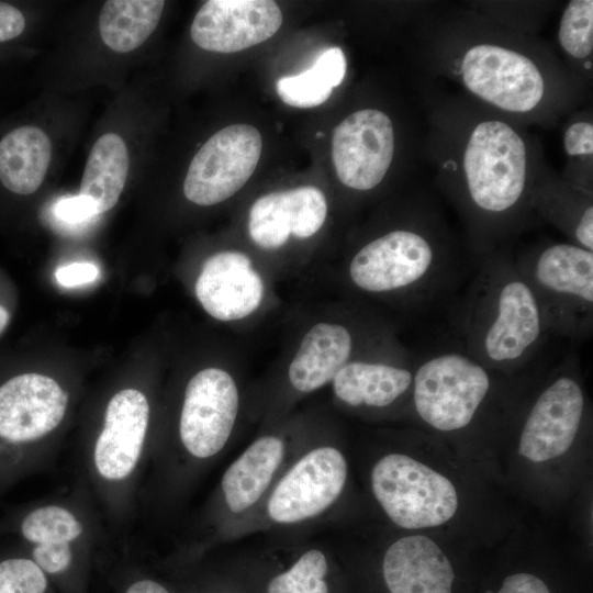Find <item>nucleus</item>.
Masks as SVG:
<instances>
[{
    "label": "nucleus",
    "mask_w": 593,
    "mask_h": 593,
    "mask_svg": "<svg viewBox=\"0 0 593 593\" xmlns=\"http://www.w3.org/2000/svg\"><path fill=\"white\" fill-rule=\"evenodd\" d=\"M482 260L458 312L459 346L489 368L510 371L535 359L550 331L515 260L501 253Z\"/></svg>",
    "instance_id": "nucleus-1"
},
{
    "label": "nucleus",
    "mask_w": 593,
    "mask_h": 593,
    "mask_svg": "<svg viewBox=\"0 0 593 593\" xmlns=\"http://www.w3.org/2000/svg\"><path fill=\"white\" fill-rule=\"evenodd\" d=\"M46 574L57 593H89L104 544V521L88 486L77 479L63 493L10 510L0 518Z\"/></svg>",
    "instance_id": "nucleus-2"
},
{
    "label": "nucleus",
    "mask_w": 593,
    "mask_h": 593,
    "mask_svg": "<svg viewBox=\"0 0 593 593\" xmlns=\"http://www.w3.org/2000/svg\"><path fill=\"white\" fill-rule=\"evenodd\" d=\"M70 404V391L48 374L0 378V497L53 461Z\"/></svg>",
    "instance_id": "nucleus-3"
},
{
    "label": "nucleus",
    "mask_w": 593,
    "mask_h": 593,
    "mask_svg": "<svg viewBox=\"0 0 593 593\" xmlns=\"http://www.w3.org/2000/svg\"><path fill=\"white\" fill-rule=\"evenodd\" d=\"M529 149L510 123L488 119L468 132L459 157L461 202L479 227H501L527 204L534 193Z\"/></svg>",
    "instance_id": "nucleus-4"
},
{
    "label": "nucleus",
    "mask_w": 593,
    "mask_h": 593,
    "mask_svg": "<svg viewBox=\"0 0 593 593\" xmlns=\"http://www.w3.org/2000/svg\"><path fill=\"white\" fill-rule=\"evenodd\" d=\"M448 249L435 232L401 227L360 247L353 256L348 275L353 284L370 294L412 293L424 300L447 281Z\"/></svg>",
    "instance_id": "nucleus-5"
},
{
    "label": "nucleus",
    "mask_w": 593,
    "mask_h": 593,
    "mask_svg": "<svg viewBox=\"0 0 593 593\" xmlns=\"http://www.w3.org/2000/svg\"><path fill=\"white\" fill-rule=\"evenodd\" d=\"M534 290L550 334L586 339L593 326V251L552 243L515 260Z\"/></svg>",
    "instance_id": "nucleus-6"
},
{
    "label": "nucleus",
    "mask_w": 593,
    "mask_h": 593,
    "mask_svg": "<svg viewBox=\"0 0 593 593\" xmlns=\"http://www.w3.org/2000/svg\"><path fill=\"white\" fill-rule=\"evenodd\" d=\"M492 371L460 346L419 357L412 384L417 415L440 432L466 428L492 390Z\"/></svg>",
    "instance_id": "nucleus-7"
},
{
    "label": "nucleus",
    "mask_w": 593,
    "mask_h": 593,
    "mask_svg": "<svg viewBox=\"0 0 593 593\" xmlns=\"http://www.w3.org/2000/svg\"><path fill=\"white\" fill-rule=\"evenodd\" d=\"M372 493L387 516L405 529L439 526L458 508L449 479L403 454H388L373 466Z\"/></svg>",
    "instance_id": "nucleus-8"
},
{
    "label": "nucleus",
    "mask_w": 593,
    "mask_h": 593,
    "mask_svg": "<svg viewBox=\"0 0 593 593\" xmlns=\"http://www.w3.org/2000/svg\"><path fill=\"white\" fill-rule=\"evenodd\" d=\"M466 89L483 102L507 113L537 109L547 92L539 66L519 51L495 43L470 45L458 61Z\"/></svg>",
    "instance_id": "nucleus-9"
},
{
    "label": "nucleus",
    "mask_w": 593,
    "mask_h": 593,
    "mask_svg": "<svg viewBox=\"0 0 593 593\" xmlns=\"http://www.w3.org/2000/svg\"><path fill=\"white\" fill-rule=\"evenodd\" d=\"M348 475L343 452L318 446L300 456L267 496L266 513L278 525H294L325 513L340 496Z\"/></svg>",
    "instance_id": "nucleus-10"
},
{
    "label": "nucleus",
    "mask_w": 593,
    "mask_h": 593,
    "mask_svg": "<svg viewBox=\"0 0 593 593\" xmlns=\"http://www.w3.org/2000/svg\"><path fill=\"white\" fill-rule=\"evenodd\" d=\"M259 131L248 124L226 126L198 150L183 182L186 198L213 205L235 194L255 171L261 155Z\"/></svg>",
    "instance_id": "nucleus-11"
},
{
    "label": "nucleus",
    "mask_w": 593,
    "mask_h": 593,
    "mask_svg": "<svg viewBox=\"0 0 593 593\" xmlns=\"http://www.w3.org/2000/svg\"><path fill=\"white\" fill-rule=\"evenodd\" d=\"M395 134L390 116L378 109L351 113L333 133L332 158L339 181L368 191L385 177L394 156Z\"/></svg>",
    "instance_id": "nucleus-12"
},
{
    "label": "nucleus",
    "mask_w": 593,
    "mask_h": 593,
    "mask_svg": "<svg viewBox=\"0 0 593 593\" xmlns=\"http://www.w3.org/2000/svg\"><path fill=\"white\" fill-rule=\"evenodd\" d=\"M585 396L572 373L556 376L536 398L519 435L518 452L533 462L566 454L582 423Z\"/></svg>",
    "instance_id": "nucleus-13"
},
{
    "label": "nucleus",
    "mask_w": 593,
    "mask_h": 593,
    "mask_svg": "<svg viewBox=\"0 0 593 593\" xmlns=\"http://www.w3.org/2000/svg\"><path fill=\"white\" fill-rule=\"evenodd\" d=\"M281 23L275 1L210 0L195 14L190 35L205 51L235 53L269 40Z\"/></svg>",
    "instance_id": "nucleus-14"
},
{
    "label": "nucleus",
    "mask_w": 593,
    "mask_h": 593,
    "mask_svg": "<svg viewBox=\"0 0 593 593\" xmlns=\"http://www.w3.org/2000/svg\"><path fill=\"white\" fill-rule=\"evenodd\" d=\"M264 281L250 258L221 251L205 260L195 282V295L205 312L222 322L243 320L261 304Z\"/></svg>",
    "instance_id": "nucleus-15"
},
{
    "label": "nucleus",
    "mask_w": 593,
    "mask_h": 593,
    "mask_svg": "<svg viewBox=\"0 0 593 593\" xmlns=\"http://www.w3.org/2000/svg\"><path fill=\"white\" fill-rule=\"evenodd\" d=\"M286 444L276 435L254 440L224 471L219 488L220 512L244 514L273 486L286 457Z\"/></svg>",
    "instance_id": "nucleus-16"
},
{
    "label": "nucleus",
    "mask_w": 593,
    "mask_h": 593,
    "mask_svg": "<svg viewBox=\"0 0 593 593\" xmlns=\"http://www.w3.org/2000/svg\"><path fill=\"white\" fill-rule=\"evenodd\" d=\"M382 575L389 593H451L455 579L449 559L423 535L405 536L390 545Z\"/></svg>",
    "instance_id": "nucleus-17"
},
{
    "label": "nucleus",
    "mask_w": 593,
    "mask_h": 593,
    "mask_svg": "<svg viewBox=\"0 0 593 593\" xmlns=\"http://www.w3.org/2000/svg\"><path fill=\"white\" fill-rule=\"evenodd\" d=\"M353 351L354 337L348 327L328 322L313 325L290 362V384L302 393L326 385L353 359Z\"/></svg>",
    "instance_id": "nucleus-18"
},
{
    "label": "nucleus",
    "mask_w": 593,
    "mask_h": 593,
    "mask_svg": "<svg viewBox=\"0 0 593 593\" xmlns=\"http://www.w3.org/2000/svg\"><path fill=\"white\" fill-rule=\"evenodd\" d=\"M415 366L349 360L333 379L336 398L351 407L384 409L412 390Z\"/></svg>",
    "instance_id": "nucleus-19"
},
{
    "label": "nucleus",
    "mask_w": 593,
    "mask_h": 593,
    "mask_svg": "<svg viewBox=\"0 0 593 593\" xmlns=\"http://www.w3.org/2000/svg\"><path fill=\"white\" fill-rule=\"evenodd\" d=\"M52 156L46 133L36 126L12 130L0 141V181L9 191L29 195L42 184Z\"/></svg>",
    "instance_id": "nucleus-20"
},
{
    "label": "nucleus",
    "mask_w": 593,
    "mask_h": 593,
    "mask_svg": "<svg viewBox=\"0 0 593 593\" xmlns=\"http://www.w3.org/2000/svg\"><path fill=\"white\" fill-rule=\"evenodd\" d=\"M128 152L123 138L107 133L92 146L82 175L79 194L89 199L98 214L112 209L124 189Z\"/></svg>",
    "instance_id": "nucleus-21"
},
{
    "label": "nucleus",
    "mask_w": 593,
    "mask_h": 593,
    "mask_svg": "<svg viewBox=\"0 0 593 593\" xmlns=\"http://www.w3.org/2000/svg\"><path fill=\"white\" fill-rule=\"evenodd\" d=\"M163 0H109L99 16L103 43L114 52L138 48L155 31L163 14Z\"/></svg>",
    "instance_id": "nucleus-22"
},
{
    "label": "nucleus",
    "mask_w": 593,
    "mask_h": 593,
    "mask_svg": "<svg viewBox=\"0 0 593 593\" xmlns=\"http://www.w3.org/2000/svg\"><path fill=\"white\" fill-rule=\"evenodd\" d=\"M346 57L339 47H328L312 67L299 75L286 76L277 81L280 99L294 108H314L324 103L346 74Z\"/></svg>",
    "instance_id": "nucleus-23"
},
{
    "label": "nucleus",
    "mask_w": 593,
    "mask_h": 593,
    "mask_svg": "<svg viewBox=\"0 0 593 593\" xmlns=\"http://www.w3.org/2000/svg\"><path fill=\"white\" fill-rule=\"evenodd\" d=\"M294 227V209L288 190L260 197L249 210V235L264 249L282 247L293 234Z\"/></svg>",
    "instance_id": "nucleus-24"
},
{
    "label": "nucleus",
    "mask_w": 593,
    "mask_h": 593,
    "mask_svg": "<svg viewBox=\"0 0 593 593\" xmlns=\"http://www.w3.org/2000/svg\"><path fill=\"white\" fill-rule=\"evenodd\" d=\"M331 567L325 552L310 548L269 574L262 593H332Z\"/></svg>",
    "instance_id": "nucleus-25"
},
{
    "label": "nucleus",
    "mask_w": 593,
    "mask_h": 593,
    "mask_svg": "<svg viewBox=\"0 0 593 593\" xmlns=\"http://www.w3.org/2000/svg\"><path fill=\"white\" fill-rule=\"evenodd\" d=\"M14 545L0 550V593H57L41 568Z\"/></svg>",
    "instance_id": "nucleus-26"
},
{
    "label": "nucleus",
    "mask_w": 593,
    "mask_h": 593,
    "mask_svg": "<svg viewBox=\"0 0 593 593\" xmlns=\"http://www.w3.org/2000/svg\"><path fill=\"white\" fill-rule=\"evenodd\" d=\"M559 43L575 59H588L593 51V1L572 0L559 24Z\"/></svg>",
    "instance_id": "nucleus-27"
},
{
    "label": "nucleus",
    "mask_w": 593,
    "mask_h": 593,
    "mask_svg": "<svg viewBox=\"0 0 593 593\" xmlns=\"http://www.w3.org/2000/svg\"><path fill=\"white\" fill-rule=\"evenodd\" d=\"M103 570L114 593H183L179 585L131 560H120L112 567L105 563Z\"/></svg>",
    "instance_id": "nucleus-28"
},
{
    "label": "nucleus",
    "mask_w": 593,
    "mask_h": 593,
    "mask_svg": "<svg viewBox=\"0 0 593 593\" xmlns=\"http://www.w3.org/2000/svg\"><path fill=\"white\" fill-rule=\"evenodd\" d=\"M53 215L65 226L75 227L82 226L99 214L89 199L78 194L58 199L53 205Z\"/></svg>",
    "instance_id": "nucleus-29"
},
{
    "label": "nucleus",
    "mask_w": 593,
    "mask_h": 593,
    "mask_svg": "<svg viewBox=\"0 0 593 593\" xmlns=\"http://www.w3.org/2000/svg\"><path fill=\"white\" fill-rule=\"evenodd\" d=\"M563 147L572 159L590 160L593 153V125L589 120L572 122L564 131Z\"/></svg>",
    "instance_id": "nucleus-30"
},
{
    "label": "nucleus",
    "mask_w": 593,
    "mask_h": 593,
    "mask_svg": "<svg viewBox=\"0 0 593 593\" xmlns=\"http://www.w3.org/2000/svg\"><path fill=\"white\" fill-rule=\"evenodd\" d=\"M99 269L91 262H72L56 270L57 282L67 288L77 287L94 281Z\"/></svg>",
    "instance_id": "nucleus-31"
},
{
    "label": "nucleus",
    "mask_w": 593,
    "mask_h": 593,
    "mask_svg": "<svg viewBox=\"0 0 593 593\" xmlns=\"http://www.w3.org/2000/svg\"><path fill=\"white\" fill-rule=\"evenodd\" d=\"M497 593H550V591L538 577L522 572L508 575Z\"/></svg>",
    "instance_id": "nucleus-32"
},
{
    "label": "nucleus",
    "mask_w": 593,
    "mask_h": 593,
    "mask_svg": "<svg viewBox=\"0 0 593 593\" xmlns=\"http://www.w3.org/2000/svg\"><path fill=\"white\" fill-rule=\"evenodd\" d=\"M24 27L23 13L12 4L0 2V43L18 37Z\"/></svg>",
    "instance_id": "nucleus-33"
},
{
    "label": "nucleus",
    "mask_w": 593,
    "mask_h": 593,
    "mask_svg": "<svg viewBox=\"0 0 593 593\" xmlns=\"http://www.w3.org/2000/svg\"><path fill=\"white\" fill-rule=\"evenodd\" d=\"M9 287L3 278L0 277V337L7 331L12 318V310L9 303Z\"/></svg>",
    "instance_id": "nucleus-34"
},
{
    "label": "nucleus",
    "mask_w": 593,
    "mask_h": 593,
    "mask_svg": "<svg viewBox=\"0 0 593 593\" xmlns=\"http://www.w3.org/2000/svg\"><path fill=\"white\" fill-rule=\"evenodd\" d=\"M180 588L183 593H237L210 580L192 582L190 584L181 585Z\"/></svg>",
    "instance_id": "nucleus-35"
}]
</instances>
